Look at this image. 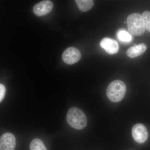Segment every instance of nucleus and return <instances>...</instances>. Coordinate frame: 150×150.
Masks as SVG:
<instances>
[{"label": "nucleus", "instance_id": "nucleus-1", "mask_svg": "<svg viewBox=\"0 0 150 150\" xmlns=\"http://www.w3.org/2000/svg\"><path fill=\"white\" fill-rule=\"evenodd\" d=\"M66 119L69 125L77 130L84 129L87 124V119L85 114L77 107H72L69 109Z\"/></svg>", "mask_w": 150, "mask_h": 150}, {"label": "nucleus", "instance_id": "nucleus-2", "mask_svg": "<svg viewBox=\"0 0 150 150\" xmlns=\"http://www.w3.org/2000/svg\"><path fill=\"white\" fill-rule=\"evenodd\" d=\"M126 87L123 82L119 80L112 81L108 86L106 95L108 99L113 102H118L124 98Z\"/></svg>", "mask_w": 150, "mask_h": 150}, {"label": "nucleus", "instance_id": "nucleus-3", "mask_svg": "<svg viewBox=\"0 0 150 150\" xmlns=\"http://www.w3.org/2000/svg\"><path fill=\"white\" fill-rule=\"evenodd\" d=\"M127 27L131 35L139 36L144 33L146 28L142 15L133 13L127 18Z\"/></svg>", "mask_w": 150, "mask_h": 150}, {"label": "nucleus", "instance_id": "nucleus-4", "mask_svg": "<svg viewBox=\"0 0 150 150\" xmlns=\"http://www.w3.org/2000/svg\"><path fill=\"white\" fill-rule=\"evenodd\" d=\"M132 135L136 142L139 144H143L148 139L147 129L143 124L138 123L132 128Z\"/></svg>", "mask_w": 150, "mask_h": 150}, {"label": "nucleus", "instance_id": "nucleus-5", "mask_svg": "<svg viewBox=\"0 0 150 150\" xmlns=\"http://www.w3.org/2000/svg\"><path fill=\"white\" fill-rule=\"evenodd\" d=\"M80 51L74 47L67 48L63 52L62 59L66 64L73 65L79 61L81 58Z\"/></svg>", "mask_w": 150, "mask_h": 150}, {"label": "nucleus", "instance_id": "nucleus-6", "mask_svg": "<svg viewBox=\"0 0 150 150\" xmlns=\"http://www.w3.org/2000/svg\"><path fill=\"white\" fill-rule=\"evenodd\" d=\"M16 145L15 137L11 133H4L0 138V150H14Z\"/></svg>", "mask_w": 150, "mask_h": 150}, {"label": "nucleus", "instance_id": "nucleus-7", "mask_svg": "<svg viewBox=\"0 0 150 150\" xmlns=\"http://www.w3.org/2000/svg\"><path fill=\"white\" fill-rule=\"evenodd\" d=\"M100 45L107 54L110 55L116 54L119 50V46L118 42L110 38H103L100 41Z\"/></svg>", "mask_w": 150, "mask_h": 150}, {"label": "nucleus", "instance_id": "nucleus-8", "mask_svg": "<svg viewBox=\"0 0 150 150\" xmlns=\"http://www.w3.org/2000/svg\"><path fill=\"white\" fill-rule=\"evenodd\" d=\"M53 6V3L51 1H43L33 7V11L37 16H43L49 13L52 11Z\"/></svg>", "mask_w": 150, "mask_h": 150}, {"label": "nucleus", "instance_id": "nucleus-9", "mask_svg": "<svg viewBox=\"0 0 150 150\" xmlns=\"http://www.w3.org/2000/svg\"><path fill=\"white\" fill-rule=\"evenodd\" d=\"M147 46L144 43H140L129 48L126 51V55L129 58L133 59L141 56L146 51Z\"/></svg>", "mask_w": 150, "mask_h": 150}, {"label": "nucleus", "instance_id": "nucleus-10", "mask_svg": "<svg viewBox=\"0 0 150 150\" xmlns=\"http://www.w3.org/2000/svg\"><path fill=\"white\" fill-rule=\"evenodd\" d=\"M76 4L80 10L82 12H86L93 7L94 2L92 0H76Z\"/></svg>", "mask_w": 150, "mask_h": 150}, {"label": "nucleus", "instance_id": "nucleus-11", "mask_svg": "<svg viewBox=\"0 0 150 150\" xmlns=\"http://www.w3.org/2000/svg\"><path fill=\"white\" fill-rule=\"evenodd\" d=\"M118 40L123 43H129L133 40V37L131 33L124 29H120L117 33Z\"/></svg>", "mask_w": 150, "mask_h": 150}, {"label": "nucleus", "instance_id": "nucleus-12", "mask_svg": "<svg viewBox=\"0 0 150 150\" xmlns=\"http://www.w3.org/2000/svg\"><path fill=\"white\" fill-rule=\"evenodd\" d=\"M30 150H47L43 142L40 139H34L30 143Z\"/></svg>", "mask_w": 150, "mask_h": 150}, {"label": "nucleus", "instance_id": "nucleus-13", "mask_svg": "<svg viewBox=\"0 0 150 150\" xmlns=\"http://www.w3.org/2000/svg\"><path fill=\"white\" fill-rule=\"evenodd\" d=\"M142 16L144 23L145 28L150 33V11H145L142 13Z\"/></svg>", "mask_w": 150, "mask_h": 150}, {"label": "nucleus", "instance_id": "nucleus-14", "mask_svg": "<svg viewBox=\"0 0 150 150\" xmlns=\"http://www.w3.org/2000/svg\"><path fill=\"white\" fill-rule=\"evenodd\" d=\"M6 92V87L2 84H0V102H1L4 98Z\"/></svg>", "mask_w": 150, "mask_h": 150}]
</instances>
